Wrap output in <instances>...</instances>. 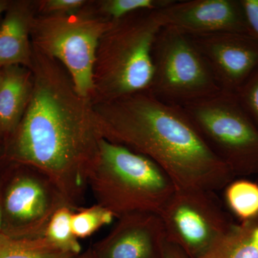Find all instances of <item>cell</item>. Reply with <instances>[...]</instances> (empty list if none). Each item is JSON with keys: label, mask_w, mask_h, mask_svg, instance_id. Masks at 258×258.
Segmentation results:
<instances>
[{"label": "cell", "mask_w": 258, "mask_h": 258, "mask_svg": "<svg viewBox=\"0 0 258 258\" xmlns=\"http://www.w3.org/2000/svg\"><path fill=\"white\" fill-rule=\"evenodd\" d=\"M163 258H191L181 247L166 240Z\"/></svg>", "instance_id": "cell-24"}, {"label": "cell", "mask_w": 258, "mask_h": 258, "mask_svg": "<svg viewBox=\"0 0 258 258\" xmlns=\"http://www.w3.org/2000/svg\"><path fill=\"white\" fill-rule=\"evenodd\" d=\"M159 14L163 26L189 36L220 32L249 35L241 0H174L159 10Z\"/></svg>", "instance_id": "cell-11"}, {"label": "cell", "mask_w": 258, "mask_h": 258, "mask_svg": "<svg viewBox=\"0 0 258 258\" xmlns=\"http://www.w3.org/2000/svg\"><path fill=\"white\" fill-rule=\"evenodd\" d=\"M3 228V212L2 208L1 203H0V232H2Z\"/></svg>", "instance_id": "cell-28"}, {"label": "cell", "mask_w": 258, "mask_h": 258, "mask_svg": "<svg viewBox=\"0 0 258 258\" xmlns=\"http://www.w3.org/2000/svg\"><path fill=\"white\" fill-rule=\"evenodd\" d=\"M88 3L87 0H40L36 1L37 14H69L82 9Z\"/></svg>", "instance_id": "cell-22"}, {"label": "cell", "mask_w": 258, "mask_h": 258, "mask_svg": "<svg viewBox=\"0 0 258 258\" xmlns=\"http://www.w3.org/2000/svg\"><path fill=\"white\" fill-rule=\"evenodd\" d=\"M190 37L222 92L235 94L258 68V41L251 35L220 32Z\"/></svg>", "instance_id": "cell-10"}, {"label": "cell", "mask_w": 258, "mask_h": 258, "mask_svg": "<svg viewBox=\"0 0 258 258\" xmlns=\"http://www.w3.org/2000/svg\"><path fill=\"white\" fill-rule=\"evenodd\" d=\"M162 27L159 10H142L113 21L97 47L92 103L149 91L153 47Z\"/></svg>", "instance_id": "cell-3"}, {"label": "cell", "mask_w": 258, "mask_h": 258, "mask_svg": "<svg viewBox=\"0 0 258 258\" xmlns=\"http://www.w3.org/2000/svg\"><path fill=\"white\" fill-rule=\"evenodd\" d=\"M62 253L44 235L15 237L0 232V258H57Z\"/></svg>", "instance_id": "cell-16"}, {"label": "cell", "mask_w": 258, "mask_h": 258, "mask_svg": "<svg viewBox=\"0 0 258 258\" xmlns=\"http://www.w3.org/2000/svg\"><path fill=\"white\" fill-rule=\"evenodd\" d=\"M37 14L36 1L10 3L0 24V69L21 66L30 69L32 24Z\"/></svg>", "instance_id": "cell-13"}, {"label": "cell", "mask_w": 258, "mask_h": 258, "mask_svg": "<svg viewBox=\"0 0 258 258\" xmlns=\"http://www.w3.org/2000/svg\"><path fill=\"white\" fill-rule=\"evenodd\" d=\"M97 205L116 218L134 212L159 215L176 188L149 157L103 138L88 178Z\"/></svg>", "instance_id": "cell-4"}, {"label": "cell", "mask_w": 258, "mask_h": 258, "mask_svg": "<svg viewBox=\"0 0 258 258\" xmlns=\"http://www.w3.org/2000/svg\"><path fill=\"white\" fill-rule=\"evenodd\" d=\"M33 87L31 70L21 66L3 68L0 85V136L8 139L18 126Z\"/></svg>", "instance_id": "cell-14"}, {"label": "cell", "mask_w": 258, "mask_h": 258, "mask_svg": "<svg viewBox=\"0 0 258 258\" xmlns=\"http://www.w3.org/2000/svg\"><path fill=\"white\" fill-rule=\"evenodd\" d=\"M229 210L241 222L258 217V184L247 179H234L225 188Z\"/></svg>", "instance_id": "cell-17"}, {"label": "cell", "mask_w": 258, "mask_h": 258, "mask_svg": "<svg viewBox=\"0 0 258 258\" xmlns=\"http://www.w3.org/2000/svg\"><path fill=\"white\" fill-rule=\"evenodd\" d=\"M76 256L77 255H76V254L69 253V252H64V253L60 254V255L57 258H76Z\"/></svg>", "instance_id": "cell-27"}, {"label": "cell", "mask_w": 258, "mask_h": 258, "mask_svg": "<svg viewBox=\"0 0 258 258\" xmlns=\"http://www.w3.org/2000/svg\"><path fill=\"white\" fill-rule=\"evenodd\" d=\"M166 240L191 258L203 255L233 223L215 191L176 189L159 213Z\"/></svg>", "instance_id": "cell-8"}, {"label": "cell", "mask_w": 258, "mask_h": 258, "mask_svg": "<svg viewBox=\"0 0 258 258\" xmlns=\"http://www.w3.org/2000/svg\"><path fill=\"white\" fill-rule=\"evenodd\" d=\"M32 47L31 97L6 139L7 157L41 174L74 210L88 187L103 135L91 99L77 92L58 61Z\"/></svg>", "instance_id": "cell-1"}, {"label": "cell", "mask_w": 258, "mask_h": 258, "mask_svg": "<svg viewBox=\"0 0 258 258\" xmlns=\"http://www.w3.org/2000/svg\"><path fill=\"white\" fill-rule=\"evenodd\" d=\"M74 209L67 205L57 208L47 224L44 236L62 252L79 255L82 247L71 226Z\"/></svg>", "instance_id": "cell-18"}, {"label": "cell", "mask_w": 258, "mask_h": 258, "mask_svg": "<svg viewBox=\"0 0 258 258\" xmlns=\"http://www.w3.org/2000/svg\"><path fill=\"white\" fill-rule=\"evenodd\" d=\"M114 227L93 245L96 258H163L166 242L160 216L134 212L118 218Z\"/></svg>", "instance_id": "cell-12"}, {"label": "cell", "mask_w": 258, "mask_h": 258, "mask_svg": "<svg viewBox=\"0 0 258 258\" xmlns=\"http://www.w3.org/2000/svg\"><path fill=\"white\" fill-rule=\"evenodd\" d=\"M112 23L97 11L93 1L69 14H37L32 24V46L58 61L77 92L91 99L97 47Z\"/></svg>", "instance_id": "cell-5"}, {"label": "cell", "mask_w": 258, "mask_h": 258, "mask_svg": "<svg viewBox=\"0 0 258 258\" xmlns=\"http://www.w3.org/2000/svg\"><path fill=\"white\" fill-rule=\"evenodd\" d=\"M10 2L4 1V0H0V15L6 12L8 7H9Z\"/></svg>", "instance_id": "cell-26"}, {"label": "cell", "mask_w": 258, "mask_h": 258, "mask_svg": "<svg viewBox=\"0 0 258 258\" xmlns=\"http://www.w3.org/2000/svg\"><path fill=\"white\" fill-rule=\"evenodd\" d=\"M76 258H96L92 248L88 249L85 252H81L79 255L76 256Z\"/></svg>", "instance_id": "cell-25"}, {"label": "cell", "mask_w": 258, "mask_h": 258, "mask_svg": "<svg viewBox=\"0 0 258 258\" xmlns=\"http://www.w3.org/2000/svg\"><path fill=\"white\" fill-rule=\"evenodd\" d=\"M181 107L235 177L257 175L258 128L235 93L221 91Z\"/></svg>", "instance_id": "cell-6"}, {"label": "cell", "mask_w": 258, "mask_h": 258, "mask_svg": "<svg viewBox=\"0 0 258 258\" xmlns=\"http://www.w3.org/2000/svg\"><path fill=\"white\" fill-rule=\"evenodd\" d=\"M115 218L109 210L99 205L79 209L73 212L71 226L78 239H85L93 235L104 226L110 225Z\"/></svg>", "instance_id": "cell-20"}, {"label": "cell", "mask_w": 258, "mask_h": 258, "mask_svg": "<svg viewBox=\"0 0 258 258\" xmlns=\"http://www.w3.org/2000/svg\"><path fill=\"white\" fill-rule=\"evenodd\" d=\"M235 95L241 106L258 128V68Z\"/></svg>", "instance_id": "cell-21"}, {"label": "cell", "mask_w": 258, "mask_h": 258, "mask_svg": "<svg viewBox=\"0 0 258 258\" xmlns=\"http://www.w3.org/2000/svg\"><path fill=\"white\" fill-rule=\"evenodd\" d=\"M174 0H101L93 1L97 11L109 20L125 18L142 10H159Z\"/></svg>", "instance_id": "cell-19"}, {"label": "cell", "mask_w": 258, "mask_h": 258, "mask_svg": "<svg viewBox=\"0 0 258 258\" xmlns=\"http://www.w3.org/2000/svg\"><path fill=\"white\" fill-rule=\"evenodd\" d=\"M199 258H258V217L233 222Z\"/></svg>", "instance_id": "cell-15"}, {"label": "cell", "mask_w": 258, "mask_h": 258, "mask_svg": "<svg viewBox=\"0 0 258 258\" xmlns=\"http://www.w3.org/2000/svg\"><path fill=\"white\" fill-rule=\"evenodd\" d=\"M92 104L103 138L157 163L176 189L216 192L235 179L182 107L148 91Z\"/></svg>", "instance_id": "cell-2"}, {"label": "cell", "mask_w": 258, "mask_h": 258, "mask_svg": "<svg viewBox=\"0 0 258 258\" xmlns=\"http://www.w3.org/2000/svg\"><path fill=\"white\" fill-rule=\"evenodd\" d=\"M3 69H0V85H1L2 80H3Z\"/></svg>", "instance_id": "cell-29"}, {"label": "cell", "mask_w": 258, "mask_h": 258, "mask_svg": "<svg viewBox=\"0 0 258 258\" xmlns=\"http://www.w3.org/2000/svg\"><path fill=\"white\" fill-rule=\"evenodd\" d=\"M154 75L148 92L183 106L221 92L211 69L189 35L163 26L152 51Z\"/></svg>", "instance_id": "cell-7"}, {"label": "cell", "mask_w": 258, "mask_h": 258, "mask_svg": "<svg viewBox=\"0 0 258 258\" xmlns=\"http://www.w3.org/2000/svg\"><path fill=\"white\" fill-rule=\"evenodd\" d=\"M249 33L258 41V0H241Z\"/></svg>", "instance_id": "cell-23"}, {"label": "cell", "mask_w": 258, "mask_h": 258, "mask_svg": "<svg viewBox=\"0 0 258 258\" xmlns=\"http://www.w3.org/2000/svg\"><path fill=\"white\" fill-rule=\"evenodd\" d=\"M2 232L15 237L43 236L51 217L66 205L45 177L18 174L10 181L2 198Z\"/></svg>", "instance_id": "cell-9"}]
</instances>
